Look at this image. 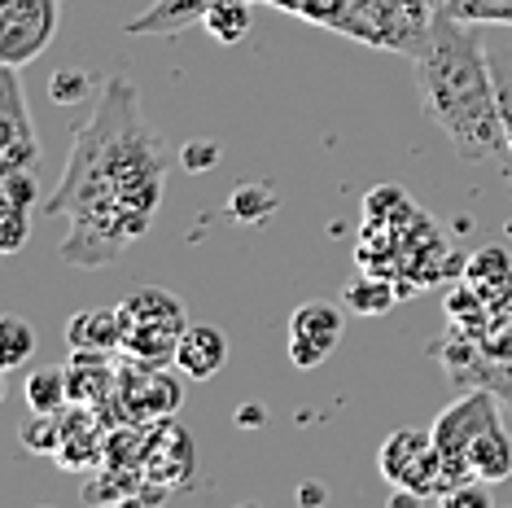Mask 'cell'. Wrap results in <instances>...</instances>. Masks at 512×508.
Masks as SVG:
<instances>
[{"label":"cell","instance_id":"16","mask_svg":"<svg viewBox=\"0 0 512 508\" xmlns=\"http://www.w3.org/2000/svg\"><path fill=\"white\" fill-rule=\"evenodd\" d=\"M469 469L477 482H508L512 478V434L504 430V421L486 425L469 443Z\"/></svg>","mask_w":512,"mask_h":508},{"label":"cell","instance_id":"12","mask_svg":"<svg viewBox=\"0 0 512 508\" xmlns=\"http://www.w3.org/2000/svg\"><path fill=\"white\" fill-rule=\"evenodd\" d=\"M66 342L71 351L88 355H123V320L119 307H88L66 320Z\"/></svg>","mask_w":512,"mask_h":508},{"label":"cell","instance_id":"5","mask_svg":"<svg viewBox=\"0 0 512 508\" xmlns=\"http://www.w3.org/2000/svg\"><path fill=\"white\" fill-rule=\"evenodd\" d=\"M176 364H145V360H123L119 364V390L110 399V417L114 425L132 421V425H158L171 412H180L184 390L176 373Z\"/></svg>","mask_w":512,"mask_h":508},{"label":"cell","instance_id":"9","mask_svg":"<svg viewBox=\"0 0 512 508\" xmlns=\"http://www.w3.org/2000/svg\"><path fill=\"white\" fill-rule=\"evenodd\" d=\"M346 333V316L333 303H302L289 316V360L294 368H316L333 355Z\"/></svg>","mask_w":512,"mask_h":508},{"label":"cell","instance_id":"3","mask_svg":"<svg viewBox=\"0 0 512 508\" xmlns=\"http://www.w3.org/2000/svg\"><path fill=\"white\" fill-rule=\"evenodd\" d=\"M119 320H123V360L176 364L189 316H184V303L171 290L145 285V290L127 294L119 303Z\"/></svg>","mask_w":512,"mask_h":508},{"label":"cell","instance_id":"8","mask_svg":"<svg viewBox=\"0 0 512 508\" xmlns=\"http://www.w3.org/2000/svg\"><path fill=\"white\" fill-rule=\"evenodd\" d=\"M18 167H40V136L22 101L18 66L0 62V171Z\"/></svg>","mask_w":512,"mask_h":508},{"label":"cell","instance_id":"28","mask_svg":"<svg viewBox=\"0 0 512 508\" xmlns=\"http://www.w3.org/2000/svg\"><path fill=\"white\" fill-rule=\"evenodd\" d=\"M215 163H219V145H211V141H189L180 149V167L193 171V176L197 171H211Z\"/></svg>","mask_w":512,"mask_h":508},{"label":"cell","instance_id":"15","mask_svg":"<svg viewBox=\"0 0 512 508\" xmlns=\"http://www.w3.org/2000/svg\"><path fill=\"white\" fill-rule=\"evenodd\" d=\"M215 0H154L145 14H136L132 22H123L127 36H180L193 22L206 18Z\"/></svg>","mask_w":512,"mask_h":508},{"label":"cell","instance_id":"1","mask_svg":"<svg viewBox=\"0 0 512 508\" xmlns=\"http://www.w3.org/2000/svg\"><path fill=\"white\" fill-rule=\"evenodd\" d=\"M167 171L171 149L145 119L141 88L127 75H106L88 123H79L71 141L62 180L44 202L49 215L71 219L57 246L62 263L97 272L123 259L154 224Z\"/></svg>","mask_w":512,"mask_h":508},{"label":"cell","instance_id":"29","mask_svg":"<svg viewBox=\"0 0 512 508\" xmlns=\"http://www.w3.org/2000/svg\"><path fill=\"white\" fill-rule=\"evenodd\" d=\"M442 504L460 508V504H491V482H482V487H456L442 495Z\"/></svg>","mask_w":512,"mask_h":508},{"label":"cell","instance_id":"24","mask_svg":"<svg viewBox=\"0 0 512 508\" xmlns=\"http://www.w3.org/2000/svg\"><path fill=\"white\" fill-rule=\"evenodd\" d=\"M0 202H14L36 211L40 202V184H36V167H18V171H0Z\"/></svg>","mask_w":512,"mask_h":508},{"label":"cell","instance_id":"18","mask_svg":"<svg viewBox=\"0 0 512 508\" xmlns=\"http://www.w3.org/2000/svg\"><path fill=\"white\" fill-rule=\"evenodd\" d=\"M202 27L211 31V36L219 44H241L250 36V27H254V0H215L211 9H206V18H202Z\"/></svg>","mask_w":512,"mask_h":508},{"label":"cell","instance_id":"20","mask_svg":"<svg viewBox=\"0 0 512 508\" xmlns=\"http://www.w3.org/2000/svg\"><path fill=\"white\" fill-rule=\"evenodd\" d=\"M263 5H276V9H285V14H294L302 22L342 31V36H346V18H351V0H263Z\"/></svg>","mask_w":512,"mask_h":508},{"label":"cell","instance_id":"14","mask_svg":"<svg viewBox=\"0 0 512 508\" xmlns=\"http://www.w3.org/2000/svg\"><path fill=\"white\" fill-rule=\"evenodd\" d=\"M464 285H469L486 307L512 303V254L499 250V246L477 250L473 259L464 263Z\"/></svg>","mask_w":512,"mask_h":508},{"label":"cell","instance_id":"13","mask_svg":"<svg viewBox=\"0 0 512 508\" xmlns=\"http://www.w3.org/2000/svg\"><path fill=\"white\" fill-rule=\"evenodd\" d=\"M228 364V338L215 325H189L176 351V368L189 381H211Z\"/></svg>","mask_w":512,"mask_h":508},{"label":"cell","instance_id":"25","mask_svg":"<svg viewBox=\"0 0 512 508\" xmlns=\"http://www.w3.org/2000/svg\"><path fill=\"white\" fill-rule=\"evenodd\" d=\"M27 206H14V202H0V250L5 254H14L22 250V241H27Z\"/></svg>","mask_w":512,"mask_h":508},{"label":"cell","instance_id":"27","mask_svg":"<svg viewBox=\"0 0 512 508\" xmlns=\"http://www.w3.org/2000/svg\"><path fill=\"white\" fill-rule=\"evenodd\" d=\"M88 84H101V79H88L84 71H57L49 79V97L57 101V106H66V101H79L88 92Z\"/></svg>","mask_w":512,"mask_h":508},{"label":"cell","instance_id":"6","mask_svg":"<svg viewBox=\"0 0 512 508\" xmlns=\"http://www.w3.org/2000/svg\"><path fill=\"white\" fill-rule=\"evenodd\" d=\"M381 478L394 482V491H412L421 500H442V456L429 430H394L381 443Z\"/></svg>","mask_w":512,"mask_h":508},{"label":"cell","instance_id":"11","mask_svg":"<svg viewBox=\"0 0 512 508\" xmlns=\"http://www.w3.org/2000/svg\"><path fill=\"white\" fill-rule=\"evenodd\" d=\"M66 390H71L75 408H106L119 390V364L114 355H88L75 351V360L66 364Z\"/></svg>","mask_w":512,"mask_h":508},{"label":"cell","instance_id":"21","mask_svg":"<svg viewBox=\"0 0 512 508\" xmlns=\"http://www.w3.org/2000/svg\"><path fill=\"white\" fill-rule=\"evenodd\" d=\"M36 355V329L27 325L22 316H5L0 320V368L14 373Z\"/></svg>","mask_w":512,"mask_h":508},{"label":"cell","instance_id":"7","mask_svg":"<svg viewBox=\"0 0 512 508\" xmlns=\"http://www.w3.org/2000/svg\"><path fill=\"white\" fill-rule=\"evenodd\" d=\"M66 0H0V62L31 66L62 31Z\"/></svg>","mask_w":512,"mask_h":508},{"label":"cell","instance_id":"19","mask_svg":"<svg viewBox=\"0 0 512 508\" xmlns=\"http://www.w3.org/2000/svg\"><path fill=\"white\" fill-rule=\"evenodd\" d=\"M486 57H491V79H495L499 114H504L508 145H512V27H499L495 36H486Z\"/></svg>","mask_w":512,"mask_h":508},{"label":"cell","instance_id":"10","mask_svg":"<svg viewBox=\"0 0 512 508\" xmlns=\"http://www.w3.org/2000/svg\"><path fill=\"white\" fill-rule=\"evenodd\" d=\"M193 443H189V434L180 430V425H167V421H158V425H149V447H145V478L149 482H158V487H193Z\"/></svg>","mask_w":512,"mask_h":508},{"label":"cell","instance_id":"4","mask_svg":"<svg viewBox=\"0 0 512 508\" xmlns=\"http://www.w3.org/2000/svg\"><path fill=\"white\" fill-rule=\"evenodd\" d=\"M504 421L499 417V395L495 390H469V395H460L456 403H447V408L438 412L434 421V447L442 456V478H447V491L464 487V482H473V469H469V443L477 434L486 430V425ZM442 491V495H447Z\"/></svg>","mask_w":512,"mask_h":508},{"label":"cell","instance_id":"23","mask_svg":"<svg viewBox=\"0 0 512 508\" xmlns=\"http://www.w3.org/2000/svg\"><path fill=\"white\" fill-rule=\"evenodd\" d=\"M346 307L351 311H359V316H381V311H390L394 303H399V298H394V290L386 281H355V285H346Z\"/></svg>","mask_w":512,"mask_h":508},{"label":"cell","instance_id":"22","mask_svg":"<svg viewBox=\"0 0 512 508\" xmlns=\"http://www.w3.org/2000/svg\"><path fill=\"white\" fill-rule=\"evenodd\" d=\"M442 5L477 27H512V0H442Z\"/></svg>","mask_w":512,"mask_h":508},{"label":"cell","instance_id":"2","mask_svg":"<svg viewBox=\"0 0 512 508\" xmlns=\"http://www.w3.org/2000/svg\"><path fill=\"white\" fill-rule=\"evenodd\" d=\"M416 66V101L425 119L451 141L464 163H512L508 127L499 114L486 36L477 22L456 18L447 5L429 22L421 49L412 53Z\"/></svg>","mask_w":512,"mask_h":508},{"label":"cell","instance_id":"17","mask_svg":"<svg viewBox=\"0 0 512 508\" xmlns=\"http://www.w3.org/2000/svg\"><path fill=\"white\" fill-rule=\"evenodd\" d=\"M22 399H27L31 417H57L71 408V390H66V368H31L22 381Z\"/></svg>","mask_w":512,"mask_h":508},{"label":"cell","instance_id":"26","mask_svg":"<svg viewBox=\"0 0 512 508\" xmlns=\"http://www.w3.org/2000/svg\"><path fill=\"white\" fill-rule=\"evenodd\" d=\"M22 443H27L31 452L57 456V447H62V412H57V417H36L22 430Z\"/></svg>","mask_w":512,"mask_h":508}]
</instances>
